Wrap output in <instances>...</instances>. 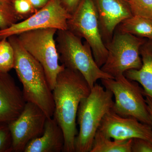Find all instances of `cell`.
Here are the masks:
<instances>
[{"label": "cell", "instance_id": "5b68a950", "mask_svg": "<svg viewBox=\"0 0 152 152\" xmlns=\"http://www.w3.org/2000/svg\"><path fill=\"white\" fill-rule=\"evenodd\" d=\"M101 81L104 88L113 95V111L122 116L135 118L141 122L152 126L145 92L139 83L124 75Z\"/></svg>", "mask_w": 152, "mask_h": 152}, {"label": "cell", "instance_id": "603a6c76", "mask_svg": "<svg viewBox=\"0 0 152 152\" xmlns=\"http://www.w3.org/2000/svg\"><path fill=\"white\" fill-rule=\"evenodd\" d=\"M131 151L132 152H152V142L140 138L133 139Z\"/></svg>", "mask_w": 152, "mask_h": 152}, {"label": "cell", "instance_id": "cb8c5ba5", "mask_svg": "<svg viewBox=\"0 0 152 152\" xmlns=\"http://www.w3.org/2000/svg\"><path fill=\"white\" fill-rule=\"evenodd\" d=\"M66 10L71 15L75 10L81 0H59Z\"/></svg>", "mask_w": 152, "mask_h": 152}, {"label": "cell", "instance_id": "3957f363", "mask_svg": "<svg viewBox=\"0 0 152 152\" xmlns=\"http://www.w3.org/2000/svg\"><path fill=\"white\" fill-rule=\"evenodd\" d=\"M113 105L111 92L97 83L91 89L89 95L82 99L77 113L79 131L75 140V152H91L102 120L112 110Z\"/></svg>", "mask_w": 152, "mask_h": 152}, {"label": "cell", "instance_id": "9c48e42d", "mask_svg": "<svg viewBox=\"0 0 152 152\" xmlns=\"http://www.w3.org/2000/svg\"><path fill=\"white\" fill-rule=\"evenodd\" d=\"M70 16L59 0H49L46 5L23 21L0 30V37L7 38L27 31L48 28L66 30Z\"/></svg>", "mask_w": 152, "mask_h": 152}, {"label": "cell", "instance_id": "4fadbf2b", "mask_svg": "<svg viewBox=\"0 0 152 152\" xmlns=\"http://www.w3.org/2000/svg\"><path fill=\"white\" fill-rule=\"evenodd\" d=\"M26 102L13 78L8 72H0V122L10 124L15 120Z\"/></svg>", "mask_w": 152, "mask_h": 152}, {"label": "cell", "instance_id": "44dd1931", "mask_svg": "<svg viewBox=\"0 0 152 152\" xmlns=\"http://www.w3.org/2000/svg\"><path fill=\"white\" fill-rule=\"evenodd\" d=\"M13 7L20 20L28 18L38 11L33 7L29 0H14Z\"/></svg>", "mask_w": 152, "mask_h": 152}, {"label": "cell", "instance_id": "83f0119b", "mask_svg": "<svg viewBox=\"0 0 152 152\" xmlns=\"http://www.w3.org/2000/svg\"><path fill=\"white\" fill-rule=\"evenodd\" d=\"M3 37H0V50H1V43L2 39Z\"/></svg>", "mask_w": 152, "mask_h": 152}, {"label": "cell", "instance_id": "5bb4252c", "mask_svg": "<svg viewBox=\"0 0 152 152\" xmlns=\"http://www.w3.org/2000/svg\"><path fill=\"white\" fill-rule=\"evenodd\" d=\"M64 143L61 128L53 117L48 118L42 135L30 142L24 152H63Z\"/></svg>", "mask_w": 152, "mask_h": 152}, {"label": "cell", "instance_id": "7402d4cb", "mask_svg": "<svg viewBox=\"0 0 152 152\" xmlns=\"http://www.w3.org/2000/svg\"><path fill=\"white\" fill-rule=\"evenodd\" d=\"M14 0H0V10L3 12L11 25L18 23L20 19L13 7Z\"/></svg>", "mask_w": 152, "mask_h": 152}, {"label": "cell", "instance_id": "6da1fadb", "mask_svg": "<svg viewBox=\"0 0 152 152\" xmlns=\"http://www.w3.org/2000/svg\"><path fill=\"white\" fill-rule=\"evenodd\" d=\"M91 91L86 80L78 71L65 68L57 77L53 90L55 104L53 117L64 133L63 152H75L78 109L82 99L87 96Z\"/></svg>", "mask_w": 152, "mask_h": 152}, {"label": "cell", "instance_id": "8fae6325", "mask_svg": "<svg viewBox=\"0 0 152 152\" xmlns=\"http://www.w3.org/2000/svg\"><path fill=\"white\" fill-rule=\"evenodd\" d=\"M98 130L107 137L126 140L137 138L152 142V126L133 117L119 115L112 110L102 120Z\"/></svg>", "mask_w": 152, "mask_h": 152}, {"label": "cell", "instance_id": "30bf717a", "mask_svg": "<svg viewBox=\"0 0 152 152\" xmlns=\"http://www.w3.org/2000/svg\"><path fill=\"white\" fill-rule=\"evenodd\" d=\"M48 118L38 106L26 102L20 115L9 124L12 140V152H24L30 142L42 135Z\"/></svg>", "mask_w": 152, "mask_h": 152}, {"label": "cell", "instance_id": "7c38bea8", "mask_svg": "<svg viewBox=\"0 0 152 152\" xmlns=\"http://www.w3.org/2000/svg\"><path fill=\"white\" fill-rule=\"evenodd\" d=\"M101 35L105 45L111 40L115 30L126 19L132 16L129 0H94Z\"/></svg>", "mask_w": 152, "mask_h": 152}, {"label": "cell", "instance_id": "277c9868", "mask_svg": "<svg viewBox=\"0 0 152 152\" xmlns=\"http://www.w3.org/2000/svg\"><path fill=\"white\" fill-rule=\"evenodd\" d=\"M55 39L59 61L65 68L78 71L91 89L99 80L113 79L95 61L91 48L69 30H58Z\"/></svg>", "mask_w": 152, "mask_h": 152}, {"label": "cell", "instance_id": "d4e9b609", "mask_svg": "<svg viewBox=\"0 0 152 152\" xmlns=\"http://www.w3.org/2000/svg\"><path fill=\"white\" fill-rule=\"evenodd\" d=\"M11 25L2 12L0 10V30H4Z\"/></svg>", "mask_w": 152, "mask_h": 152}, {"label": "cell", "instance_id": "ffe728a7", "mask_svg": "<svg viewBox=\"0 0 152 152\" xmlns=\"http://www.w3.org/2000/svg\"><path fill=\"white\" fill-rule=\"evenodd\" d=\"M12 140L9 124L0 122V152H12Z\"/></svg>", "mask_w": 152, "mask_h": 152}, {"label": "cell", "instance_id": "7a4b0ae2", "mask_svg": "<svg viewBox=\"0 0 152 152\" xmlns=\"http://www.w3.org/2000/svg\"><path fill=\"white\" fill-rule=\"evenodd\" d=\"M7 39L13 48V69L23 85L25 100L35 104L48 118H52L55 109L53 91L43 67L22 46L17 35L10 36Z\"/></svg>", "mask_w": 152, "mask_h": 152}, {"label": "cell", "instance_id": "8992f818", "mask_svg": "<svg viewBox=\"0 0 152 152\" xmlns=\"http://www.w3.org/2000/svg\"><path fill=\"white\" fill-rule=\"evenodd\" d=\"M57 29H39L24 32L18 35L24 48L42 65L52 91L58 74L65 67L59 63V55L55 36Z\"/></svg>", "mask_w": 152, "mask_h": 152}, {"label": "cell", "instance_id": "e0dca14e", "mask_svg": "<svg viewBox=\"0 0 152 152\" xmlns=\"http://www.w3.org/2000/svg\"><path fill=\"white\" fill-rule=\"evenodd\" d=\"M132 140H118L107 137L97 131L90 152H132Z\"/></svg>", "mask_w": 152, "mask_h": 152}, {"label": "cell", "instance_id": "d6986e66", "mask_svg": "<svg viewBox=\"0 0 152 152\" xmlns=\"http://www.w3.org/2000/svg\"><path fill=\"white\" fill-rule=\"evenodd\" d=\"M133 15L152 19V0H129Z\"/></svg>", "mask_w": 152, "mask_h": 152}, {"label": "cell", "instance_id": "484cf974", "mask_svg": "<svg viewBox=\"0 0 152 152\" xmlns=\"http://www.w3.org/2000/svg\"><path fill=\"white\" fill-rule=\"evenodd\" d=\"M49 0H29L33 7L37 10L46 5Z\"/></svg>", "mask_w": 152, "mask_h": 152}, {"label": "cell", "instance_id": "ac0fdd59", "mask_svg": "<svg viewBox=\"0 0 152 152\" xmlns=\"http://www.w3.org/2000/svg\"><path fill=\"white\" fill-rule=\"evenodd\" d=\"M15 53L7 38L3 37L0 50V72H9L13 69Z\"/></svg>", "mask_w": 152, "mask_h": 152}, {"label": "cell", "instance_id": "4316f807", "mask_svg": "<svg viewBox=\"0 0 152 152\" xmlns=\"http://www.w3.org/2000/svg\"><path fill=\"white\" fill-rule=\"evenodd\" d=\"M145 98L147 103L148 104V107L149 111L150 116H151L152 126V99L150 97L148 96H145Z\"/></svg>", "mask_w": 152, "mask_h": 152}, {"label": "cell", "instance_id": "ba28073f", "mask_svg": "<svg viewBox=\"0 0 152 152\" xmlns=\"http://www.w3.org/2000/svg\"><path fill=\"white\" fill-rule=\"evenodd\" d=\"M67 29L85 39L91 46L95 61L101 68L105 62L108 52L101 35L94 0H81L68 19Z\"/></svg>", "mask_w": 152, "mask_h": 152}, {"label": "cell", "instance_id": "52a82bcc", "mask_svg": "<svg viewBox=\"0 0 152 152\" xmlns=\"http://www.w3.org/2000/svg\"><path fill=\"white\" fill-rule=\"evenodd\" d=\"M147 40L116 29L111 40L105 44L107 57L101 69L113 78L129 70L140 69V48Z\"/></svg>", "mask_w": 152, "mask_h": 152}, {"label": "cell", "instance_id": "2e32d148", "mask_svg": "<svg viewBox=\"0 0 152 152\" xmlns=\"http://www.w3.org/2000/svg\"><path fill=\"white\" fill-rule=\"evenodd\" d=\"M122 32L152 40V19L133 15L126 19L116 28Z\"/></svg>", "mask_w": 152, "mask_h": 152}, {"label": "cell", "instance_id": "9a60e30c", "mask_svg": "<svg viewBox=\"0 0 152 152\" xmlns=\"http://www.w3.org/2000/svg\"><path fill=\"white\" fill-rule=\"evenodd\" d=\"M142 66L139 69L126 71L124 75L139 83L142 87L145 95L152 99V40L147 39L140 48Z\"/></svg>", "mask_w": 152, "mask_h": 152}]
</instances>
